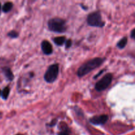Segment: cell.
Listing matches in <instances>:
<instances>
[{"mask_svg": "<svg viewBox=\"0 0 135 135\" xmlns=\"http://www.w3.org/2000/svg\"><path fill=\"white\" fill-rule=\"evenodd\" d=\"M104 61H105L104 58L103 59V58L100 57H96L88 61L79 69L77 71V75L79 77H81V76L87 75L90 72L93 71L94 69L100 67L104 63Z\"/></svg>", "mask_w": 135, "mask_h": 135, "instance_id": "obj_1", "label": "cell"}, {"mask_svg": "<svg viewBox=\"0 0 135 135\" xmlns=\"http://www.w3.org/2000/svg\"><path fill=\"white\" fill-rule=\"evenodd\" d=\"M48 28L51 31L57 33H63L66 31V22L61 18L55 17L48 21Z\"/></svg>", "mask_w": 135, "mask_h": 135, "instance_id": "obj_2", "label": "cell"}, {"mask_svg": "<svg viewBox=\"0 0 135 135\" xmlns=\"http://www.w3.org/2000/svg\"><path fill=\"white\" fill-rule=\"evenodd\" d=\"M87 23L90 26L95 27H103L105 25V22H103L101 14L99 11L90 13L87 17Z\"/></svg>", "mask_w": 135, "mask_h": 135, "instance_id": "obj_3", "label": "cell"}, {"mask_svg": "<svg viewBox=\"0 0 135 135\" xmlns=\"http://www.w3.org/2000/svg\"><path fill=\"white\" fill-rule=\"evenodd\" d=\"M59 73V66L57 64H54L50 66L44 75V80L47 83H54L56 80Z\"/></svg>", "mask_w": 135, "mask_h": 135, "instance_id": "obj_4", "label": "cell"}, {"mask_svg": "<svg viewBox=\"0 0 135 135\" xmlns=\"http://www.w3.org/2000/svg\"><path fill=\"white\" fill-rule=\"evenodd\" d=\"M112 79H113V75L111 73L106 74L102 79L100 80H99L95 86V88L98 92H101V91L104 90L106 89L112 82Z\"/></svg>", "mask_w": 135, "mask_h": 135, "instance_id": "obj_5", "label": "cell"}, {"mask_svg": "<svg viewBox=\"0 0 135 135\" xmlns=\"http://www.w3.org/2000/svg\"><path fill=\"white\" fill-rule=\"evenodd\" d=\"M108 116L106 115H102L100 116H95L90 119L91 123L95 125H104L108 121Z\"/></svg>", "mask_w": 135, "mask_h": 135, "instance_id": "obj_6", "label": "cell"}, {"mask_svg": "<svg viewBox=\"0 0 135 135\" xmlns=\"http://www.w3.org/2000/svg\"><path fill=\"white\" fill-rule=\"evenodd\" d=\"M41 46H42V50L44 54H46V55H50V54H52V46H51V44L48 42V41H43Z\"/></svg>", "mask_w": 135, "mask_h": 135, "instance_id": "obj_7", "label": "cell"}, {"mask_svg": "<svg viewBox=\"0 0 135 135\" xmlns=\"http://www.w3.org/2000/svg\"><path fill=\"white\" fill-rule=\"evenodd\" d=\"M3 72L4 73V75H5V77L7 79V80H13V79H14V75H13V73L11 71V69L8 67H5V68L3 69Z\"/></svg>", "mask_w": 135, "mask_h": 135, "instance_id": "obj_8", "label": "cell"}, {"mask_svg": "<svg viewBox=\"0 0 135 135\" xmlns=\"http://www.w3.org/2000/svg\"><path fill=\"white\" fill-rule=\"evenodd\" d=\"M65 41L66 39L64 36L56 37L54 39V43L57 45V46H62V45L65 43Z\"/></svg>", "mask_w": 135, "mask_h": 135, "instance_id": "obj_9", "label": "cell"}, {"mask_svg": "<svg viewBox=\"0 0 135 135\" xmlns=\"http://www.w3.org/2000/svg\"><path fill=\"white\" fill-rule=\"evenodd\" d=\"M13 7V4L11 2H7L3 5L2 7V10L4 13H7L10 11Z\"/></svg>", "mask_w": 135, "mask_h": 135, "instance_id": "obj_10", "label": "cell"}, {"mask_svg": "<svg viewBox=\"0 0 135 135\" xmlns=\"http://www.w3.org/2000/svg\"><path fill=\"white\" fill-rule=\"evenodd\" d=\"M127 44V38L126 37H123L121 40H120L117 43V46L120 49H123L126 46Z\"/></svg>", "mask_w": 135, "mask_h": 135, "instance_id": "obj_11", "label": "cell"}, {"mask_svg": "<svg viewBox=\"0 0 135 135\" xmlns=\"http://www.w3.org/2000/svg\"><path fill=\"white\" fill-rule=\"evenodd\" d=\"M9 93H10V88L8 86L5 87V88L3 90L2 93H1V96H2V98L4 99V100H7L9 96Z\"/></svg>", "mask_w": 135, "mask_h": 135, "instance_id": "obj_12", "label": "cell"}, {"mask_svg": "<svg viewBox=\"0 0 135 135\" xmlns=\"http://www.w3.org/2000/svg\"><path fill=\"white\" fill-rule=\"evenodd\" d=\"M8 36L11 38H17V37L18 36V34L16 31L12 30V31H11L8 34Z\"/></svg>", "mask_w": 135, "mask_h": 135, "instance_id": "obj_13", "label": "cell"}, {"mask_svg": "<svg viewBox=\"0 0 135 135\" xmlns=\"http://www.w3.org/2000/svg\"><path fill=\"white\" fill-rule=\"evenodd\" d=\"M71 45H72V41H71V40L69 39V40H67L65 41V47H66V49L69 48V47L71 46Z\"/></svg>", "mask_w": 135, "mask_h": 135, "instance_id": "obj_14", "label": "cell"}, {"mask_svg": "<svg viewBox=\"0 0 135 135\" xmlns=\"http://www.w3.org/2000/svg\"><path fill=\"white\" fill-rule=\"evenodd\" d=\"M57 135H69L67 132L65 131V132H60L59 133H58Z\"/></svg>", "mask_w": 135, "mask_h": 135, "instance_id": "obj_15", "label": "cell"}, {"mask_svg": "<svg viewBox=\"0 0 135 135\" xmlns=\"http://www.w3.org/2000/svg\"><path fill=\"white\" fill-rule=\"evenodd\" d=\"M104 70H102V71H100V72L97 75H96V76H94V79H96V78H97V77H98V76H100V75H101V74L102 73H104Z\"/></svg>", "mask_w": 135, "mask_h": 135, "instance_id": "obj_16", "label": "cell"}, {"mask_svg": "<svg viewBox=\"0 0 135 135\" xmlns=\"http://www.w3.org/2000/svg\"><path fill=\"white\" fill-rule=\"evenodd\" d=\"M134 29H133V30H132V32H131V38H134Z\"/></svg>", "mask_w": 135, "mask_h": 135, "instance_id": "obj_17", "label": "cell"}, {"mask_svg": "<svg viewBox=\"0 0 135 135\" xmlns=\"http://www.w3.org/2000/svg\"><path fill=\"white\" fill-rule=\"evenodd\" d=\"M1 3H0V10H1Z\"/></svg>", "mask_w": 135, "mask_h": 135, "instance_id": "obj_18", "label": "cell"}, {"mask_svg": "<svg viewBox=\"0 0 135 135\" xmlns=\"http://www.w3.org/2000/svg\"><path fill=\"white\" fill-rule=\"evenodd\" d=\"M1 90H0V96H1Z\"/></svg>", "mask_w": 135, "mask_h": 135, "instance_id": "obj_19", "label": "cell"}, {"mask_svg": "<svg viewBox=\"0 0 135 135\" xmlns=\"http://www.w3.org/2000/svg\"><path fill=\"white\" fill-rule=\"evenodd\" d=\"M17 135H22V134H17Z\"/></svg>", "mask_w": 135, "mask_h": 135, "instance_id": "obj_20", "label": "cell"}]
</instances>
